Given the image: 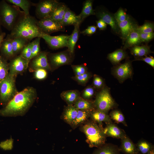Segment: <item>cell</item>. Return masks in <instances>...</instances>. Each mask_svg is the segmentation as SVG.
I'll use <instances>...</instances> for the list:
<instances>
[{"instance_id":"9","label":"cell","mask_w":154,"mask_h":154,"mask_svg":"<svg viewBox=\"0 0 154 154\" xmlns=\"http://www.w3.org/2000/svg\"><path fill=\"white\" fill-rule=\"evenodd\" d=\"M112 72L121 83L127 79L131 78L133 74L131 62L127 60L123 64L115 66L112 68Z\"/></svg>"},{"instance_id":"52","label":"cell","mask_w":154,"mask_h":154,"mask_svg":"<svg viewBox=\"0 0 154 154\" xmlns=\"http://www.w3.org/2000/svg\"><path fill=\"white\" fill-rule=\"evenodd\" d=\"M147 154H154V148L152 149Z\"/></svg>"},{"instance_id":"28","label":"cell","mask_w":154,"mask_h":154,"mask_svg":"<svg viewBox=\"0 0 154 154\" xmlns=\"http://www.w3.org/2000/svg\"><path fill=\"white\" fill-rule=\"evenodd\" d=\"M78 23L81 24L78 16L68 7L61 22V24L65 27L70 25L74 26Z\"/></svg>"},{"instance_id":"21","label":"cell","mask_w":154,"mask_h":154,"mask_svg":"<svg viewBox=\"0 0 154 154\" xmlns=\"http://www.w3.org/2000/svg\"><path fill=\"white\" fill-rule=\"evenodd\" d=\"M80 24L78 23L75 25L72 33L69 35L68 42L67 50L72 54H74L75 45L79 37L80 33L79 28Z\"/></svg>"},{"instance_id":"19","label":"cell","mask_w":154,"mask_h":154,"mask_svg":"<svg viewBox=\"0 0 154 154\" xmlns=\"http://www.w3.org/2000/svg\"><path fill=\"white\" fill-rule=\"evenodd\" d=\"M90 118L102 127L103 122L106 124L112 122L109 115L96 109L90 112Z\"/></svg>"},{"instance_id":"4","label":"cell","mask_w":154,"mask_h":154,"mask_svg":"<svg viewBox=\"0 0 154 154\" xmlns=\"http://www.w3.org/2000/svg\"><path fill=\"white\" fill-rule=\"evenodd\" d=\"M23 11L15 5H11L5 0L0 2V20L2 26L9 31L13 29Z\"/></svg>"},{"instance_id":"50","label":"cell","mask_w":154,"mask_h":154,"mask_svg":"<svg viewBox=\"0 0 154 154\" xmlns=\"http://www.w3.org/2000/svg\"><path fill=\"white\" fill-rule=\"evenodd\" d=\"M97 27L100 30L105 29L107 27V24L103 20L99 19L96 21Z\"/></svg>"},{"instance_id":"34","label":"cell","mask_w":154,"mask_h":154,"mask_svg":"<svg viewBox=\"0 0 154 154\" xmlns=\"http://www.w3.org/2000/svg\"><path fill=\"white\" fill-rule=\"evenodd\" d=\"M135 145L140 154H147L154 148L153 145L143 139L139 140Z\"/></svg>"},{"instance_id":"45","label":"cell","mask_w":154,"mask_h":154,"mask_svg":"<svg viewBox=\"0 0 154 154\" xmlns=\"http://www.w3.org/2000/svg\"><path fill=\"white\" fill-rule=\"evenodd\" d=\"M13 139L11 138L0 143V148L5 150H11L13 147Z\"/></svg>"},{"instance_id":"27","label":"cell","mask_w":154,"mask_h":154,"mask_svg":"<svg viewBox=\"0 0 154 154\" xmlns=\"http://www.w3.org/2000/svg\"><path fill=\"white\" fill-rule=\"evenodd\" d=\"M90 111L78 110L76 118L70 125L74 129L86 122L90 118Z\"/></svg>"},{"instance_id":"29","label":"cell","mask_w":154,"mask_h":154,"mask_svg":"<svg viewBox=\"0 0 154 154\" xmlns=\"http://www.w3.org/2000/svg\"><path fill=\"white\" fill-rule=\"evenodd\" d=\"M131 53L136 59L146 56L153 52L150 50V47L147 45L135 46L132 47L130 50Z\"/></svg>"},{"instance_id":"10","label":"cell","mask_w":154,"mask_h":154,"mask_svg":"<svg viewBox=\"0 0 154 154\" xmlns=\"http://www.w3.org/2000/svg\"><path fill=\"white\" fill-rule=\"evenodd\" d=\"M37 24L41 31L47 35H50L58 31H63L65 29L64 27L61 23L48 17L38 20Z\"/></svg>"},{"instance_id":"8","label":"cell","mask_w":154,"mask_h":154,"mask_svg":"<svg viewBox=\"0 0 154 154\" xmlns=\"http://www.w3.org/2000/svg\"><path fill=\"white\" fill-rule=\"evenodd\" d=\"M60 2L56 0H42L35 4V13L39 20L48 17L56 8Z\"/></svg>"},{"instance_id":"49","label":"cell","mask_w":154,"mask_h":154,"mask_svg":"<svg viewBox=\"0 0 154 154\" xmlns=\"http://www.w3.org/2000/svg\"><path fill=\"white\" fill-rule=\"evenodd\" d=\"M142 60L149 65L153 68H154V58L152 56H145L138 58L134 60Z\"/></svg>"},{"instance_id":"42","label":"cell","mask_w":154,"mask_h":154,"mask_svg":"<svg viewBox=\"0 0 154 154\" xmlns=\"http://www.w3.org/2000/svg\"><path fill=\"white\" fill-rule=\"evenodd\" d=\"M92 84L93 86L95 89L100 90L105 86L104 79L101 77L96 74L94 75Z\"/></svg>"},{"instance_id":"1","label":"cell","mask_w":154,"mask_h":154,"mask_svg":"<svg viewBox=\"0 0 154 154\" xmlns=\"http://www.w3.org/2000/svg\"><path fill=\"white\" fill-rule=\"evenodd\" d=\"M37 97L35 89L27 87L18 92L0 110V115L5 117L24 116L32 106Z\"/></svg>"},{"instance_id":"43","label":"cell","mask_w":154,"mask_h":154,"mask_svg":"<svg viewBox=\"0 0 154 154\" xmlns=\"http://www.w3.org/2000/svg\"><path fill=\"white\" fill-rule=\"evenodd\" d=\"M114 15L117 24L125 20L128 17L121 8H120Z\"/></svg>"},{"instance_id":"3","label":"cell","mask_w":154,"mask_h":154,"mask_svg":"<svg viewBox=\"0 0 154 154\" xmlns=\"http://www.w3.org/2000/svg\"><path fill=\"white\" fill-rule=\"evenodd\" d=\"M80 129L85 135L90 147L97 148L106 143L107 137L104 128L92 120H88L82 125Z\"/></svg>"},{"instance_id":"35","label":"cell","mask_w":154,"mask_h":154,"mask_svg":"<svg viewBox=\"0 0 154 154\" xmlns=\"http://www.w3.org/2000/svg\"><path fill=\"white\" fill-rule=\"evenodd\" d=\"M0 53V82L8 75L9 70V63Z\"/></svg>"},{"instance_id":"47","label":"cell","mask_w":154,"mask_h":154,"mask_svg":"<svg viewBox=\"0 0 154 154\" xmlns=\"http://www.w3.org/2000/svg\"><path fill=\"white\" fill-rule=\"evenodd\" d=\"M139 36L142 42H148L152 40L154 37V33H140Z\"/></svg>"},{"instance_id":"26","label":"cell","mask_w":154,"mask_h":154,"mask_svg":"<svg viewBox=\"0 0 154 154\" xmlns=\"http://www.w3.org/2000/svg\"><path fill=\"white\" fill-rule=\"evenodd\" d=\"M92 4L93 1L91 0H86L84 1L81 12L78 15L80 24L87 17L91 15H95Z\"/></svg>"},{"instance_id":"2","label":"cell","mask_w":154,"mask_h":154,"mask_svg":"<svg viewBox=\"0 0 154 154\" xmlns=\"http://www.w3.org/2000/svg\"><path fill=\"white\" fill-rule=\"evenodd\" d=\"M37 21L34 17L26 15L23 11L10 33L7 36L12 39L22 37L29 41L34 38H41L44 33L38 27Z\"/></svg>"},{"instance_id":"16","label":"cell","mask_w":154,"mask_h":154,"mask_svg":"<svg viewBox=\"0 0 154 154\" xmlns=\"http://www.w3.org/2000/svg\"><path fill=\"white\" fill-rule=\"evenodd\" d=\"M119 149L120 152L124 154H140L135 144L127 135L121 139Z\"/></svg>"},{"instance_id":"23","label":"cell","mask_w":154,"mask_h":154,"mask_svg":"<svg viewBox=\"0 0 154 154\" xmlns=\"http://www.w3.org/2000/svg\"><path fill=\"white\" fill-rule=\"evenodd\" d=\"M119 147L111 143H106L95 149L92 154H120Z\"/></svg>"},{"instance_id":"13","label":"cell","mask_w":154,"mask_h":154,"mask_svg":"<svg viewBox=\"0 0 154 154\" xmlns=\"http://www.w3.org/2000/svg\"><path fill=\"white\" fill-rule=\"evenodd\" d=\"M69 35H60L51 36L43 34L41 38L43 39L49 47L52 49L67 47Z\"/></svg>"},{"instance_id":"30","label":"cell","mask_w":154,"mask_h":154,"mask_svg":"<svg viewBox=\"0 0 154 154\" xmlns=\"http://www.w3.org/2000/svg\"><path fill=\"white\" fill-rule=\"evenodd\" d=\"M30 41L22 37H17L12 39V44L14 56L20 53L22 49Z\"/></svg>"},{"instance_id":"20","label":"cell","mask_w":154,"mask_h":154,"mask_svg":"<svg viewBox=\"0 0 154 154\" xmlns=\"http://www.w3.org/2000/svg\"><path fill=\"white\" fill-rule=\"evenodd\" d=\"M136 28L132 31L126 38L123 48L124 50L130 47L138 45L139 44L142 42L139 33L137 30Z\"/></svg>"},{"instance_id":"37","label":"cell","mask_w":154,"mask_h":154,"mask_svg":"<svg viewBox=\"0 0 154 154\" xmlns=\"http://www.w3.org/2000/svg\"><path fill=\"white\" fill-rule=\"evenodd\" d=\"M92 75V74L90 72H87L82 75L72 77V78L79 84L84 86L88 81Z\"/></svg>"},{"instance_id":"36","label":"cell","mask_w":154,"mask_h":154,"mask_svg":"<svg viewBox=\"0 0 154 154\" xmlns=\"http://www.w3.org/2000/svg\"><path fill=\"white\" fill-rule=\"evenodd\" d=\"M111 119L117 123H121L124 126H127L124 116L122 112L117 109L112 111L109 115Z\"/></svg>"},{"instance_id":"41","label":"cell","mask_w":154,"mask_h":154,"mask_svg":"<svg viewBox=\"0 0 154 154\" xmlns=\"http://www.w3.org/2000/svg\"><path fill=\"white\" fill-rule=\"evenodd\" d=\"M95 93V89L93 86H89L82 91V97L83 99L89 100L93 97Z\"/></svg>"},{"instance_id":"31","label":"cell","mask_w":154,"mask_h":154,"mask_svg":"<svg viewBox=\"0 0 154 154\" xmlns=\"http://www.w3.org/2000/svg\"><path fill=\"white\" fill-rule=\"evenodd\" d=\"M73 106L79 110L91 112L96 109L93 102L84 99L81 96L76 100Z\"/></svg>"},{"instance_id":"24","label":"cell","mask_w":154,"mask_h":154,"mask_svg":"<svg viewBox=\"0 0 154 154\" xmlns=\"http://www.w3.org/2000/svg\"><path fill=\"white\" fill-rule=\"evenodd\" d=\"M67 8L68 7L64 3L60 2L48 17L61 23Z\"/></svg>"},{"instance_id":"18","label":"cell","mask_w":154,"mask_h":154,"mask_svg":"<svg viewBox=\"0 0 154 154\" xmlns=\"http://www.w3.org/2000/svg\"><path fill=\"white\" fill-rule=\"evenodd\" d=\"M118 25L123 41L125 40L128 34L137 26L134 23L129 16L125 20L118 23Z\"/></svg>"},{"instance_id":"6","label":"cell","mask_w":154,"mask_h":154,"mask_svg":"<svg viewBox=\"0 0 154 154\" xmlns=\"http://www.w3.org/2000/svg\"><path fill=\"white\" fill-rule=\"evenodd\" d=\"M16 76L9 74L0 82V104L5 106L18 92L15 85Z\"/></svg>"},{"instance_id":"12","label":"cell","mask_w":154,"mask_h":154,"mask_svg":"<svg viewBox=\"0 0 154 154\" xmlns=\"http://www.w3.org/2000/svg\"><path fill=\"white\" fill-rule=\"evenodd\" d=\"M48 53L45 51H41L37 55L32 59L29 64V70L33 72L40 68L44 69L46 70H51L48 59Z\"/></svg>"},{"instance_id":"17","label":"cell","mask_w":154,"mask_h":154,"mask_svg":"<svg viewBox=\"0 0 154 154\" xmlns=\"http://www.w3.org/2000/svg\"><path fill=\"white\" fill-rule=\"evenodd\" d=\"M12 41V39L7 36L2 41L0 48V54L7 60H10L15 56Z\"/></svg>"},{"instance_id":"25","label":"cell","mask_w":154,"mask_h":154,"mask_svg":"<svg viewBox=\"0 0 154 154\" xmlns=\"http://www.w3.org/2000/svg\"><path fill=\"white\" fill-rule=\"evenodd\" d=\"M60 96L68 105H73L76 100L80 96V93L77 90H67L62 92Z\"/></svg>"},{"instance_id":"44","label":"cell","mask_w":154,"mask_h":154,"mask_svg":"<svg viewBox=\"0 0 154 154\" xmlns=\"http://www.w3.org/2000/svg\"><path fill=\"white\" fill-rule=\"evenodd\" d=\"M71 67L74 73L75 76L82 75L87 72V68L84 64L72 65Z\"/></svg>"},{"instance_id":"38","label":"cell","mask_w":154,"mask_h":154,"mask_svg":"<svg viewBox=\"0 0 154 154\" xmlns=\"http://www.w3.org/2000/svg\"><path fill=\"white\" fill-rule=\"evenodd\" d=\"M154 26L153 23L146 22L142 26H138L137 30L139 33H151L153 32Z\"/></svg>"},{"instance_id":"51","label":"cell","mask_w":154,"mask_h":154,"mask_svg":"<svg viewBox=\"0 0 154 154\" xmlns=\"http://www.w3.org/2000/svg\"><path fill=\"white\" fill-rule=\"evenodd\" d=\"M6 35V33L5 32H3L0 35V48L3 39H4V38L5 36Z\"/></svg>"},{"instance_id":"32","label":"cell","mask_w":154,"mask_h":154,"mask_svg":"<svg viewBox=\"0 0 154 154\" xmlns=\"http://www.w3.org/2000/svg\"><path fill=\"white\" fill-rule=\"evenodd\" d=\"M9 3H11L22 9L25 14L29 15V11L31 6H34L35 3L28 0H6Z\"/></svg>"},{"instance_id":"11","label":"cell","mask_w":154,"mask_h":154,"mask_svg":"<svg viewBox=\"0 0 154 154\" xmlns=\"http://www.w3.org/2000/svg\"><path fill=\"white\" fill-rule=\"evenodd\" d=\"M29 62L21 55L16 56L10 60L9 63V74L17 76L22 74L29 67Z\"/></svg>"},{"instance_id":"14","label":"cell","mask_w":154,"mask_h":154,"mask_svg":"<svg viewBox=\"0 0 154 154\" xmlns=\"http://www.w3.org/2000/svg\"><path fill=\"white\" fill-rule=\"evenodd\" d=\"M94 10L95 15L99 19L103 20L107 25H110L114 31L119 33L120 30L114 15L102 8Z\"/></svg>"},{"instance_id":"7","label":"cell","mask_w":154,"mask_h":154,"mask_svg":"<svg viewBox=\"0 0 154 154\" xmlns=\"http://www.w3.org/2000/svg\"><path fill=\"white\" fill-rule=\"evenodd\" d=\"M47 57L51 70L55 69L62 66L71 64L74 59V54L67 49L56 53H48Z\"/></svg>"},{"instance_id":"33","label":"cell","mask_w":154,"mask_h":154,"mask_svg":"<svg viewBox=\"0 0 154 154\" xmlns=\"http://www.w3.org/2000/svg\"><path fill=\"white\" fill-rule=\"evenodd\" d=\"M127 56V53L123 49H118L109 54L107 58L112 64H117Z\"/></svg>"},{"instance_id":"46","label":"cell","mask_w":154,"mask_h":154,"mask_svg":"<svg viewBox=\"0 0 154 154\" xmlns=\"http://www.w3.org/2000/svg\"><path fill=\"white\" fill-rule=\"evenodd\" d=\"M34 72L35 77L38 80H43L45 79L47 76V70L44 69H38Z\"/></svg>"},{"instance_id":"15","label":"cell","mask_w":154,"mask_h":154,"mask_svg":"<svg viewBox=\"0 0 154 154\" xmlns=\"http://www.w3.org/2000/svg\"><path fill=\"white\" fill-rule=\"evenodd\" d=\"M104 131L107 137L121 139L127 135L123 129L113 122L106 124V127L104 128Z\"/></svg>"},{"instance_id":"48","label":"cell","mask_w":154,"mask_h":154,"mask_svg":"<svg viewBox=\"0 0 154 154\" xmlns=\"http://www.w3.org/2000/svg\"><path fill=\"white\" fill-rule=\"evenodd\" d=\"M97 27L95 26L92 25L88 26L87 28L80 32V33L84 35H91L96 31Z\"/></svg>"},{"instance_id":"22","label":"cell","mask_w":154,"mask_h":154,"mask_svg":"<svg viewBox=\"0 0 154 154\" xmlns=\"http://www.w3.org/2000/svg\"><path fill=\"white\" fill-rule=\"evenodd\" d=\"M78 110V109L73 105H68L64 110L62 118L70 125L76 118Z\"/></svg>"},{"instance_id":"40","label":"cell","mask_w":154,"mask_h":154,"mask_svg":"<svg viewBox=\"0 0 154 154\" xmlns=\"http://www.w3.org/2000/svg\"><path fill=\"white\" fill-rule=\"evenodd\" d=\"M41 38H36L32 42V56L31 60L37 55L41 51L40 46V40Z\"/></svg>"},{"instance_id":"5","label":"cell","mask_w":154,"mask_h":154,"mask_svg":"<svg viewBox=\"0 0 154 154\" xmlns=\"http://www.w3.org/2000/svg\"><path fill=\"white\" fill-rule=\"evenodd\" d=\"M93 103L96 109L107 114L117 105L111 95L110 88L106 86L96 94Z\"/></svg>"},{"instance_id":"39","label":"cell","mask_w":154,"mask_h":154,"mask_svg":"<svg viewBox=\"0 0 154 154\" xmlns=\"http://www.w3.org/2000/svg\"><path fill=\"white\" fill-rule=\"evenodd\" d=\"M32 45V42H29L23 48L20 54L29 63L31 60Z\"/></svg>"},{"instance_id":"53","label":"cell","mask_w":154,"mask_h":154,"mask_svg":"<svg viewBox=\"0 0 154 154\" xmlns=\"http://www.w3.org/2000/svg\"><path fill=\"white\" fill-rule=\"evenodd\" d=\"M1 26L2 25H1V21L0 20V35L3 32H2V31Z\"/></svg>"}]
</instances>
